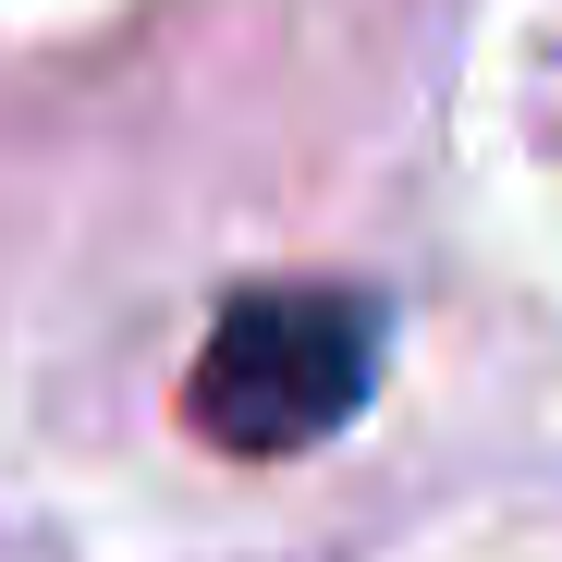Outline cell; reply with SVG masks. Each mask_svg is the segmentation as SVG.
<instances>
[{
	"label": "cell",
	"mask_w": 562,
	"mask_h": 562,
	"mask_svg": "<svg viewBox=\"0 0 562 562\" xmlns=\"http://www.w3.org/2000/svg\"><path fill=\"white\" fill-rule=\"evenodd\" d=\"M392 355V306L355 281H257L233 294L183 367V428L233 464H294L318 440H342L380 392Z\"/></svg>",
	"instance_id": "obj_1"
}]
</instances>
